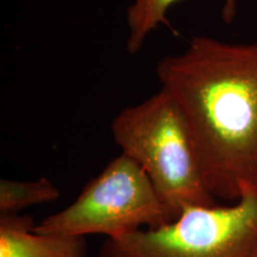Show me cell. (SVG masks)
Returning a JSON list of instances; mask_svg holds the SVG:
<instances>
[{"instance_id":"cell-1","label":"cell","mask_w":257,"mask_h":257,"mask_svg":"<svg viewBox=\"0 0 257 257\" xmlns=\"http://www.w3.org/2000/svg\"><path fill=\"white\" fill-rule=\"evenodd\" d=\"M156 73L185 117L211 194L232 204L257 187V42L194 36Z\"/></svg>"},{"instance_id":"cell-2","label":"cell","mask_w":257,"mask_h":257,"mask_svg":"<svg viewBox=\"0 0 257 257\" xmlns=\"http://www.w3.org/2000/svg\"><path fill=\"white\" fill-rule=\"evenodd\" d=\"M111 131L121 154L149 176L170 221L188 207L219 205L202 179L185 117L165 89L120 111Z\"/></svg>"},{"instance_id":"cell-5","label":"cell","mask_w":257,"mask_h":257,"mask_svg":"<svg viewBox=\"0 0 257 257\" xmlns=\"http://www.w3.org/2000/svg\"><path fill=\"white\" fill-rule=\"evenodd\" d=\"M28 214H0V257H88L85 237L41 233Z\"/></svg>"},{"instance_id":"cell-4","label":"cell","mask_w":257,"mask_h":257,"mask_svg":"<svg viewBox=\"0 0 257 257\" xmlns=\"http://www.w3.org/2000/svg\"><path fill=\"white\" fill-rule=\"evenodd\" d=\"M169 221L149 176L120 154L89 180L69 206L44 218L35 231L80 237L102 234L115 239Z\"/></svg>"},{"instance_id":"cell-8","label":"cell","mask_w":257,"mask_h":257,"mask_svg":"<svg viewBox=\"0 0 257 257\" xmlns=\"http://www.w3.org/2000/svg\"><path fill=\"white\" fill-rule=\"evenodd\" d=\"M253 257H257V251H256V253H255V256H253Z\"/></svg>"},{"instance_id":"cell-3","label":"cell","mask_w":257,"mask_h":257,"mask_svg":"<svg viewBox=\"0 0 257 257\" xmlns=\"http://www.w3.org/2000/svg\"><path fill=\"white\" fill-rule=\"evenodd\" d=\"M257 251V187L227 205L193 206L175 220L107 238L98 257H253Z\"/></svg>"},{"instance_id":"cell-7","label":"cell","mask_w":257,"mask_h":257,"mask_svg":"<svg viewBox=\"0 0 257 257\" xmlns=\"http://www.w3.org/2000/svg\"><path fill=\"white\" fill-rule=\"evenodd\" d=\"M61 197L57 186L47 178L32 181L0 180V214H19L28 207L49 204Z\"/></svg>"},{"instance_id":"cell-6","label":"cell","mask_w":257,"mask_h":257,"mask_svg":"<svg viewBox=\"0 0 257 257\" xmlns=\"http://www.w3.org/2000/svg\"><path fill=\"white\" fill-rule=\"evenodd\" d=\"M180 0H134L127 9L128 36L126 49L135 55L142 49L147 37L160 24H167V12ZM224 19L232 21L236 15V0H225Z\"/></svg>"}]
</instances>
